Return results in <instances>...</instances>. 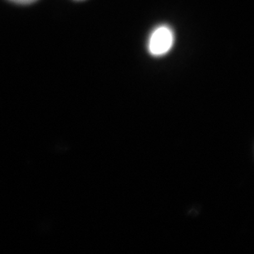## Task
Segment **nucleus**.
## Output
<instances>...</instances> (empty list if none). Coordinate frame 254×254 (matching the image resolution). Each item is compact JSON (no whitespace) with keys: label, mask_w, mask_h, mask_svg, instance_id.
I'll return each instance as SVG.
<instances>
[{"label":"nucleus","mask_w":254,"mask_h":254,"mask_svg":"<svg viewBox=\"0 0 254 254\" xmlns=\"http://www.w3.org/2000/svg\"><path fill=\"white\" fill-rule=\"evenodd\" d=\"M11 1L17 3H21V4H27V3L36 2V0H11Z\"/></svg>","instance_id":"obj_2"},{"label":"nucleus","mask_w":254,"mask_h":254,"mask_svg":"<svg viewBox=\"0 0 254 254\" xmlns=\"http://www.w3.org/2000/svg\"><path fill=\"white\" fill-rule=\"evenodd\" d=\"M175 41L172 29L168 26L156 27L149 37L148 51L151 56H162L168 53Z\"/></svg>","instance_id":"obj_1"}]
</instances>
